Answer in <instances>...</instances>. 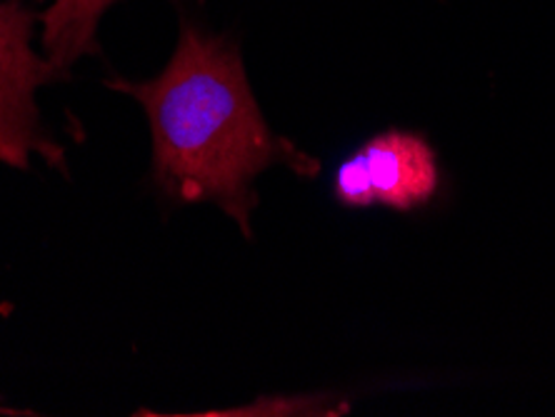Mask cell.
I'll list each match as a JSON object with an SVG mask.
<instances>
[{
    "instance_id": "1",
    "label": "cell",
    "mask_w": 555,
    "mask_h": 417,
    "mask_svg": "<svg viewBox=\"0 0 555 417\" xmlns=\"http://www.w3.org/2000/svg\"><path fill=\"white\" fill-rule=\"evenodd\" d=\"M105 86L143 105L153 133V175L178 203H214L250 235L258 206L253 180L266 168L288 166L313 175L321 162L275 135L253 95L241 48L183 21L166 68L151 80L124 78Z\"/></svg>"
},
{
    "instance_id": "2",
    "label": "cell",
    "mask_w": 555,
    "mask_h": 417,
    "mask_svg": "<svg viewBox=\"0 0 555 417\" xmlns=\"http://www.w3.org/2000/svg\"><path fill=\"white\" fill-rule=\"evenodd\" d=\"M36 15L23 0H0V162L28 168L30 153L51 162L61 148L40 133L36 93L61 73L33 48Z\"/></svg>"
},
{
    "instance_id": "3",
    "label": "cell",
    "mask_w": 555,
    "mask_h": 417,
    "mask_svg": "<svg viewBox=\"0 0 555 417\" xmlns=\"http://www.w3.org/2000/svg\"><path fill=\"white\" fill-rule=\"evenodd\" d=\"M438 160L421 135L388 130L371 138L336 170V195L343 206L369 208L373 203L413 210L438 191Z\"/></svg>"
},
{
    "instance_id": "4",
    "label": "cell",
    "mask_w": 555,
    "mask_h": 417,
    "mask_svg": "<svg viewBox=\"0 0 555 417\" xmlns=\"http://www.w3.org/2000/svg\"><path fill=\"white\" fill-rule=\"evenodd\" d=\"M40 48L59 73H68L86 55L98 53V23L116 0H43Z\"/></svg>"
}]
</instances>
